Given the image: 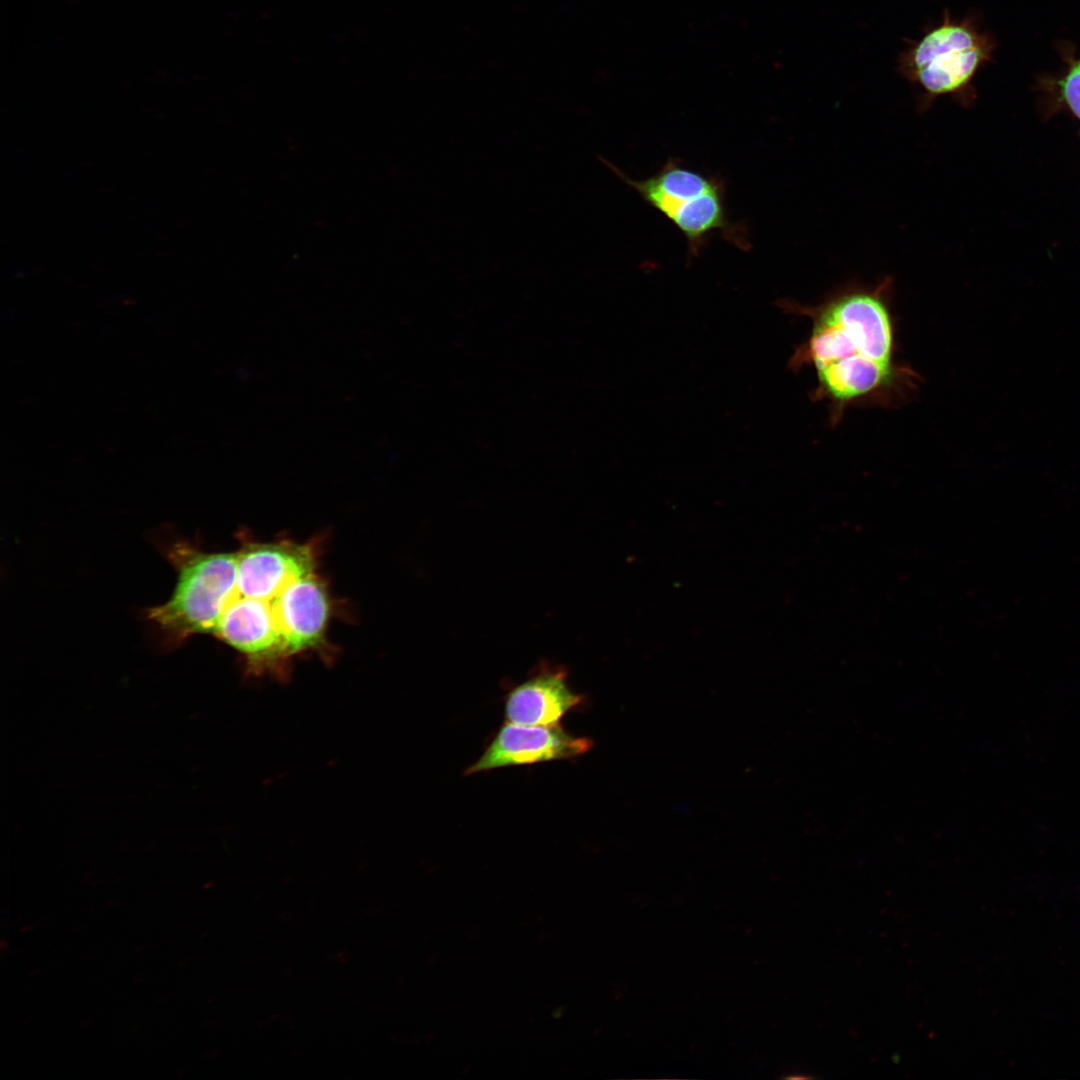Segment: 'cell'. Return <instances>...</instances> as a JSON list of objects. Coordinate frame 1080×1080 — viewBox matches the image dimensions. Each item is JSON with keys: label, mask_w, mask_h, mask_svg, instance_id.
Masks as SVG:
<instances>
[{"label": "cell", "mask_w": 1080, "mask_h": 1080, "mask_svg": "<svg viewBox=\"0 0 1080 1080\" xmlns=\"http://www.w3.org/2000/svg\"><path fill=\"white\" fill-rule=\"evenodd\" d=\"M1060 96L1080 121V59L1070 60L1069 68L1058 81Z\"/></svg>", "instance_id": "10"}, {"label": "cell", "mask_w": 1080, "mask_h": 1080, "mask_svg": "<svg viewBox=\"0 0 1080 1080\" xmlns=\"http://www.w3.org/2000/svg\"><path fill=\"white\" fill-rule=\"evenodd\" d=\"M270 604L288 658L321 646L329 601L326 587L315 573L290 583Z\"/></svg>", "instance_id": "8"}, {"label": "cell", "mask_w": 1080, "mask_h": 1080, "mask_svg": "<svg viewBox=\"0 0 1080 1080\" xmlns=\"http://www.w3.org/2000/svg\"><path fill=\"white\" fill-rule=\"evenodd\" d=\"M310 546L291 542L246 545L237 552L236 591L271 601L290 583L314 573Z\"/></svg>", "instance_id": "7"}, {"label": "cell", "mask_w": 1080, "mask_h": 1080, "mask_svg": "<svg viewBox=\"0 0 1080 1080\" xmlns=\"http://www.w3.org/2000/svg\"><path fill=\"white\" fill-rule=\"evenodd\" d=\"M604 162L683 234L689 259L698 256L708 239L719 232L738 247H747L743 230L728 218L725 183L720 177L707 175L671 159L650 177L635 180L609 161Z\"/></svg>", "instance_id": "3"}, {"label": "cell", "mask_w": 1080, "mask_h": 1080, "mask_svg": "<svg viewBox=\"0 0 1080 1080\" xmlns=\"http://www.w3.org/2000/svg\"><path fill=\"white\" fill-rule=\"evenodd\" d=\"M992 50L991 38L978 28L974 18L954 19L946 9L938 24L909 41L899 55L897 71L919 88L921 112L941 96L965 104L971 82Z\"/></svg>", "instance_id": "2"}, {"label": "cell", "mask_w": 1080, "mask_h": 1080, "mask_svg": "<svg viewBox=\"0 0 1080 1080\" xmlns=\"http://www.w3.org/2000/svg\"><path fill=\"white\" fill-rule=\"evenodd\" d=\"M593 746L587 737H578L556 725H523L506 721L465 775L502 767L535 764L580 757Z\"/></svg>", "instance_id": "6"}, {"label": "cell", "mask_w": 1080, "mask_h": 1080, "mask_svg": "<svg viewBox=\"0 0 1080 1080\" xmlns=\"http://www.w3.org/2000/svg\"><path fill=\"white\" fill-rule=\"evenodd\" d=\"M583 701L568 686L564 670L542 668L507 694L505 718L523 725H556Z\"/></svg>", "instance_id": "9"}, {"label": "cell", "mask_w": 1080, "mask_h": 1080, "mask_svg": "<svg viewBox=\"0 0 1080 1080\" xmlns=\"http://www.w3.org/2000/svg\"><path fill=\"white\" fill-rule=\"evenodd\" d=\"M165 553L177 571L176 586L165 603L147 610V618L174 644L213 635L235 591L237 552L207 553L178 541Z\"/></svg>", "instance_id": "4"}, {"label": "cell", "mask_w": 1080, "mask_h": 1080, "mask_svg": "<svg viewBox=\"0 0 1080 1080\" xmlns=\"http://www.w3.org/2000/svg\"><path fill=\"white\" fill-rule=\"evenodd\" d=\"M892 296L893 279L886 276L875 286L846 284L817 305L776 303L785 313L811 320L789 368L814 370L813 399L827 402L835 419L852 406L894 401L915 384L913 371L896 359Z\"/></svg>", "instance_id": "1"}, {"label": "cell", "mask_w": 1080, "mask_h": 1080, "mask_svg": "<svg viewBox=\"0 0 1080 1080\" xmlns=\"http://www.w3.org/2000/svg\"><path fill=\"white\" fill-rule=\"evenodd\" d=\"M213 635L239 651L250 672L287 673L289 658L270 601L242 596L235 587Z\"/></svg>", "instance_id": "5"}]
</instances>
